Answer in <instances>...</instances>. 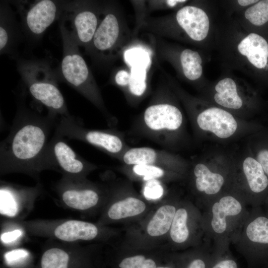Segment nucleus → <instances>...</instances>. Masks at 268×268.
<instances>
[{
    "instance_id": "1",
    "label": "nucleus",
    "mask_w": 268,
    "mask_h": 268,
    "mask_svg": "<svg viewBox=\"0 0 268 268\" xmlns=\"http://www.w3.org/2000/svg\"><path fill=\"white\" fill-rule=\"evenodd\" d=\"M58 118L48 113L41 115L22 103L19 104L9 133L0 143L1 171H40L49 136Z\"/></svg>"
},
{
    "instance_id": "2",
    "label": "nucleus",
    "mask_w": 268,
    "mask_h": 268,
    "mask_svg": "<svg viewBox=\"0 0 268 268\" xmlns=\"http://www.w3.org/2000/svg\"><path fill=\"white\" fill-rule=\"evenodd\" d=\"M248 206L235 188L213 200L204 208L202 214L205 241L210 243L216 251L229 249L249 213Z\"/></svg>"
},
{
    "instance_id": "3",
    "label": "nucleus",
    "mask_w": 268,
    "mask_h": 268,
    "mask_svg": "<svg viewBox=\"0 0 268 268\" xmlns=\"http://www.w3.org/2000/svg\"><path fill=\"white\" fill-rule=\"evenodd\" d=\"M235 30L221 42L224 59L246 71L261 86H268V39L247 30L246 33Z\"/></svg>"
},
{
    "instance_id": "4",
    "label": "nucleus",
    "mask_w": 268,
    "mask_h": 268,
    "mask_svg": "<svg viewBox=\"0 0 268 268\" xmlns=\"http://www.w3.org/2000/svg\"><path fill=\"white\" fill-rule=\"evenodd\" d=\"M59 20L63 43V58L60 65L61 78L97 107L110 126H114L117 121L107 112L98 86L80 53L78 45L64 22Z\"/></svg>"
},
{
    "instance_id": "5",
    "label": "nucleus",
    "mask_w": 268,
    "mask_h": 268,
    "mask_svg": "<svg viewBox=\"0 0 268 268\" xmlns=\"http://www.w3.org/2000/svg\"><path fill=\"white\" fill-rule=\"evenodd\" d=\"M17 70L32 98L57 118L70 115L56 76L49 63L43 60L19 59Z\"/></svg>"
},
{
    "instance_id": "6",
    "label": "nucleus",
    "mask_w": 268,
    "mask_h": 268,
    "mask_svg": "<svg viewBox=\"0 0 268 268\" xmlns=\"http://www.w3.org/2000/svg\"><path fill=\"white\" fill-rule=\"evenodd\" d=\"M181 110L169 102H158L148 106L134 122L132 131L166 147H173L184 131Z\"/></svg>"
},
{
    "instance_id": "7",
    "label": "nucleus",
    "mask_w": 268,
    "mask_h": 268,
    "mask_svg": "<svg viewBox=\"0 0 268 268\" xmlns=\"http://www.w3.org/2000/svg\"><path fill=\"white\" fill-rule=\"evenodd\" d=\"M231 243L248 268H263L268 261V216L262 206L251 207Z\"/></svg>"
},
{
    "instance_id": "8",
    "label": "nucleus",
    "mask_w": 268,
    "mask_h": 268,
    "mask_svg": "<svg viewBox=\"0 0 268 268\" xmlns=\"http://www.w3.org/2000/svg\"><path fill=\"white\" fill-rule=\"evenodd\" d=\"M55 132L64 137L87 143L118 160L130 147L121 132L87 128L81 119L71 115L58 118Z\"/></svg>"
},
{
    "instance_id": "9",
    "label": "nucleus",
    "mask_w": 268,
    "mask_h": 268,
    "mask_svg": "<svg viewBox=\"0 0 268 268\" xmlns=\"http://www.w3.org/2000/svg\"><path fill=\"white\" fill-rule=\"evenodd\" d=\"M66 0H41L13 2L21 19L22 31L29 39H40L50 26L59 20Z\"/></svg>"
},
{
    "instance_id": "10",
    "label": "nucleus",
    "mask_w": 268,
    "mask_h": 268,
    "mask_svg": "<svg viewBox=\"0 0 268 268\" xmlns=\"http://www.w3.org/2000/svg\"><path fill=\"white\" fill-rule=\"evenodd\" d=\"M96 167L77 154L64 137L56 132L49 140L40 163L41 171L57 169L73 177L82 175Z\"/></svg>"
},
{
    "instance_id": "11",
    "label": "nucleus",
    "mask_w": 268,
    "mask_h": 268,
    "mask_svg": "<svg viewBox=\"0 0 268 268\" xmlns=\"http://www.w3.org/2000/svg\"><path fill=\"white\" fill-rule=\"evenodd\" d=\"M98 14V9L90 2L66 0L60 19L69 23L70 29H67L77 44L87 50L100 23Z\"/></svg>"
},
{
    "instance_id": "12",
    "label": "nucleus",
    "mask_w": 268,
    "mask_h": 268,
    "mask_svg": "<svg viewBox=\"0 0 268 268\" xmlns=\"http://www.w3.org/2000/svg\"><path fill=\"white\" fill-rule=\"evenodd\" d=\"M234 181L248 205L263 206L268 196V177L253 155L244 158L240 174L234 173Z\"/></svg>"
},
{
    "instance_id": "13",
    "label": "nucleus",
    "mask_w": 268,
    "mask_h": 268,
    "mask_svg": "<svg viewBox=\"0 0 268 268\" xmlns=\"http://www.w3.org/2000/svg\"><path fill=\"white\" fill-rule=\"evenodd\" d=\"M194 186L203 208L223 192L234 188V173L212 169L198 162L192 169Z\"/></svg>"
},
{
    "instance_id": "14",
    "label": "nucleus",
    "mask_w": 268,
    "mask_h": 268,
    "mask_svg": "<svg viewBox=\"0 0 268 268\" xmlns=\"http://www.w3.org/2000/svg\"><path fill=\"white\" fill-rule=\"evenodd\" d=\"M195 113L193 118L197 128L218 138H228L237 131L238 124L234 116L221 107L209 106Z\"/></svg>"
},
{
    "instance_id": "15",
    "label": "nucleus",
    "mask_w": 268,
    "mask_h": 268,
    "mask_svg": "<svg viewBox=\"0 0 268 268\" xmlns=\"http://www.w3.org/2000/svg\"><path fill=\"white\" fill-rule=\"evenodd\" d=\"M124 165H151L181 171L185 162L179 156L166 150L149 147H130L118 160Z\"/></svg>"
},
{
    "instance_id": "16",
    "label": "nucleus",
    "mask_w": 268,
    "mask_h": 268,
    "mask_svg": "<svg viewBox=\"0 0 268 268\" xmlns=\"http://www.w3.org/2000/svg\"><path fill=\"white\" fill-rule=\"evenodd\" d=\"M179 26L188 36L195 42H202L209 34L210 21L207 12L194 5H186L176 14Z\"/></svg>"
},
{
    "instance_id": "17",
    "label": "nucleus",
    "mask_w": 268,
    "mask_h": 268,
    "mask_svg": "<svg viewBox=\"0 0 268 268\" xmlns=\"http://www.w3.org/2000/svg\"><path fill=\"white\" fill-rule=\"evenodd\" d=\"M21 30L8 2H0V53L14 56L21 40Z\"/></svg>"
},
{
    "instance_id": "18",
    "label": "nucleus",
    "mask_w": 268,
    "mask_h": 268,
    "mask_svg": "<svg viewBox=\"0 0 268 268\" xmlns=\"http://www.w3.org/2000/svg\"><path fill=\"white\" fill-rule=\"evenodd\" d=\"M120 34V25L116 14L107 11L95 32L89 50L105 53L116 43ZM87 49V50H88Z\"/></svg>"
},
{
    "instance_id": "19",
    "label": "nucleus",
    "mask_w": 268,
    "mask_h": 268,
    "mask_svg": "<svg viewBox=\"0 0 268 268\" xmlns=\"http://www.w3.org/2000/svg\"><path fill=\"white\" fill-rule=\"evenodd\" d=\"M213 99L219 107L226 110H239L246 104L240 94L238 82L230 76H225L215 84Z\"/></svg>"
},
{
    "instance_id": "20",
    "label": "nucleus",
    "mask_w": 268,
    "mask_h": 268,
    "mask_svg": "<svg viewBox=\"0 0 268 268\" xmlns=\"http://www.w3.org/2000/svg\"><path fill=\"white\" fill-rule=\"evenodd\" d=\"M97 234L98 229L95 225L76 220L67 221L58 226L54 230L57 238L69 242L79 240H92Z\"/></svg>"
},
{
    "instance_id": "21",
    "label": "nucleus",
    "mask_w": 268,
    "mask_h": 268,
    "mask_svg": "<svg viewBox=\"0 0 268 268\" xmlns=\"http://www.w3.org/2000/svg\"><path fill=\"white\" fill-rule=\"evenodd\" d=\"M71 186L64 189L61 194L62 200L69 207L85 210L98 203L99 196L95 190Z\"/></svg>"
},
{
    "instance_id": "22",
    "label": "nucleus",
    "mask_w": 268,
    "mask_h": 268,
    "mask_svg": "<svg viewBox=\"0 0 268 268\" xmlns=\"http://www.w3.org/2000/svg\"><path fill=\"white\" fill-rule=\"evenodd\" d=\"M244 17L248 25L246 30L268 39V0H259L248 7Z\"/></svg>"
},
{
    "instance_id": "23",
    "label": "nucleus",
    "mask_w": 268,
    "mask_h": 268,
    "mask_svg": "<svg viewBox=\"0 0 268 268\" xmlns=\"http://www.w3.org/2000/svg\"><path fill=\"white\" fill-rule=\"evenodd\" d=\"M176 208L173 205L159 207L149 222L147 231L151 236H159L166 233L170 229Z\"/></svg>"
},
{
    "instance_id": "24",
    "label": "nucleus",
    "mask_w": 268,
    "mask_h": 268,
    "mask_svg": "<svg viewBox=\"0 0 268 268\" xmlns=\"http://www.w3.org/2000/svg\"><path fill=\"white\" fill-rule=\"evenodd\" d=\"M144 202L134 197H128L114 203L109 208L108 214L112 219L118 220L137 215L145 209Z\"/></svg>"
},
{
    "instance_id": "25",
    "label": "nucleus",
    "mask_w": 268,
    "mask_h": 268,
    "mask_svg": "<svg viewBox=\"0 0 268 268\" xmlns=\"http://www.w3.org/2000/svg\"><path fill=\"white\" fill-rule=\"evenodd\" d=\"M180 61L184 76L190 81H196L203 73L202 60L200 54L190 49L183 50Z\"/></svg>"
},
{
    "instance_id": "26",
    "label": "nucleus",
    "mask_w": 268,
    "mask_h": 268,
    "mask_svg": "<svg viewBox=\"0 0 268 268\" xmlns=\"http://www.w3.org/2000/svg\"><path fill=\"white\" fill-rule=\"evenodd\" d=\"M189 214L186 208L180 207L176 210L170 229V237L175 243L181 244L189 239Z\"/></svg>"
},
{
    "instance_id": "27",
    "label": "nucleus",
    "mask_w": 268,
    "mask_h": 268,
    "mask_svg": "<svg viewBox=\"0 0 268 268\" xmlns=\"http://www.w3.org/2000/svg\"><path fill=\"white\" fill-rule=\"evenodd\" d=\"M215 255V251L212 245L205 241L204 246L188 257L180 268H209Z\"/></svg>"
},
{
    "instance_id": "28",
    "label": "nucleus",
    "mask_w": 268,
    "mask_h": 268,
    "mask_svg": "<svg viewBox=\"0 0 268 268\" xmlns=\"http://www.w3.org/2000/svg\"><path fill=\"white\" fill-rule=\"evenodd\" d=\"M123 169L147 181L157 180L166 176L168 172L175 171L169 168L151 165H124Z\"/></svg>"
},
{
    "instance_id": "29",
    "label": "nucleus",
    "mask_w": 268,
    "mask_h": 268,
    "mask_svg": "<svg viewBox=\"0 0 268 268\" xmlns=\"http://www.w3.org/2000/svg\"><path fill=\"white\" fill-rule=\"evenodd\" d=\"M68 254L64 250L58 248H50L43 254L41 265L42 268H67Z\"/></svg>"
},
{
    "instance_id": "30",
    "label": "nucleus",
    "mask_w": 268,
    "mask_h": 268,
    "mask_svg": "<svg viewBox=\"0 0 268 268\" xmlns=\"http://www.w3.org/2000/svg\"><path fill=\"white\" fill-rule=\"evenodd\" d=\"M130 75L128 90L134 97H139L144 94L146 89V69L139 67H131Z\"/></svg>"
},
{
    "instance_id": "31",
    "label": "nucleus",
    "mask_w": 268,
    "mask_h": 268,
    "mask_svg": "<svg viewBox=\"0 0 268 268\" xmlns=\"http://www.w3.org/2000/svg\"><path fill=\"white\" fill-rule=\"evenodd\" d=\"M126 62L131 67H139L147 69L150 65L149 54L140 48H132L126 51Z\"/></svg>"
},
{
    "instance_id": "32",
    "label": "nucleus",
    "mask_w": 268,
    "mask_h": 268,
    "mask_svg": "<svg viewBox=\"0 0 268 268\" xmlns=\"http://www.w3.org/2000/svg\"><path fill=\"white\" fill-rule=\"evenodd\" d=\"M258 137L253 156L268 177V134H261Z\"/></svg>"
},
{
    "instance_id": "33",
    "label": "nucleus",
    "mask_w": 268,
    "mask_h": 268,
    "mask_svg": "<svg viewBox=\"0 0 268 268\" xmlns=\"http://www.w3.org/2000/svg\"><path fill=\"white\" fill-rule=\"evenodd\" d=\"M156 262L142 255H136L123 259L118 264L119 268H156Z\"/></svg>"
},
{
    "instance_id": "34",
    "label": "nucleus",
    "mask_w": 268,
    "mask_h": 268,
    "mask_svg": "<svg viewBox=\"0 0 268 268\" xmlns=\"http://www.w3.org/2000/svg\"><path fill=\"white\" fill-rule=\"evenodd\" d=\"M0 213L13 216L17 212V204L12 192L8 189L1 188Z\"/></svg>"
},
{
    "instance_id": "35",
    "label": "nucleus",
    "mask_w": 268,
    "mask_h": 268,
    "mask_svg": "<svg viewBox=\"0 0 268 268\" xmlns=\"http://www.w3.org/2000/svg\"><path fill=\"white\" fill-rule=\"evenodd\" d=\"M209 268H240L229 249L215 251V255Z\"/></svg>"
},
{
    "instance_id": "36",
    "label": "nucleus",
    "mask_w": 268,
    "mask_h": 268,
    "mask_svg": "<svg viewBox=\"0 0 268 268\" xmlns=\"http://www.w3.org/2000/svg\"><path fill=\"white\" fill-rule=\"evenodd\" d=\"M163 193V188L159 180H151L146 181L143 194L147 200L159 199L162 197Z\"/></svg>"
},
{
    "instance_id": "37",
    "label": "nucleus",
    "mask_w": 268,
    "mask_h": 268,
    "mask_svg": "<svg viewBox=\"0 0 268 268\" xmlns=\"http://www.w3.org/2000/svg\"><path fill=\"white\" fill-rule=\"evenodd\" d=\"M130 73L127 71L125 70H120L117 72L115 76V81L119 86L128 87L130 81Z\"/></svg>"
},
{
    "instance_id": "38",
    "label": "nucleus",
    "mask_w": 268,
    "mask_h": 268,
    "mask_svg": "<svg viewBox=\"0 0 268 268\" xmlns=\"http://www.w3.org/2000/svg\"><path fill=\"white\" fill-rule=\"evenodd\" d=\"M21 234L22 232L19 230L6 232L1 235V240L5 243L12 242L20 237Z\"/></svg>"
},
{
    "instance_id": "39",
    "label": "nucleus",
    "mask_w": 268,
    "mask_h": 268,
    "mask_svg": "<svg viewBox=\"0 0 268 268\" xmlns=\"http://www.w3.org/2000/svg\"><path fill=\"white\" fill-rule=\"evenodd\" d=\"M259 0H238L237 1L239 5L241 6H250L257 2Z\"/></svg>"
},
{
    "instance_id": "40",
    "label": "nucleus",
    "mask_w": 268,
    "mask_h": 268,
    "mask_svg": "<svg viewBox=\"0 0 268 268\" xmlns=\"http://www.w3.org/2000/svg\"><path fill=\"white\" fill-rule=\"evenodd\" d=\"M263 205H264V208L263 209L265 213L268 216V196L267 198H266Z\"/></svg>"
},
{
    "instance_id": "41",
    "label": "nucleus",
    "mask_w": 268,
    "mask_h": 268,
    "mask_svg": "<svg viewBox=\"0 0 268 268\" xmlns=\"http://www.w3.org/2000/svg\"><path fill=\"white\" fill-rule=\"evenodd\" d=\"M186 0H167L166 2L170 6H174L178 2H182Z\"/></svg>"
},
{
    "instance_id": "42",
    "label": "nucleus",
    "mask_w": 268,
    "mask_h": 268,
    "mask_svg": "<svg viewBox=\"0 0 268 268\" xmlns=\"http://www.w3.org/2000/svg\"><path fill=\"white\" fill-rule=\"evenodd\" d=\"M156 268H174L170 266H159L157 267Z\"/></svg>"
},
{
    "instance_id": "43",
    "label": "nucleus",
    "mask_w": 268,
    "mask_h": 268,
    "mask_svg": "<svg viewBox=\"0 0 268 268\" xmlns=\"http://www.w3.org/2000/svg\"><path fill=\"white\" fill-rule=\"evenodd\" d=\"M263 268H268V261Z\"/></svg>"
}]
</instances>
